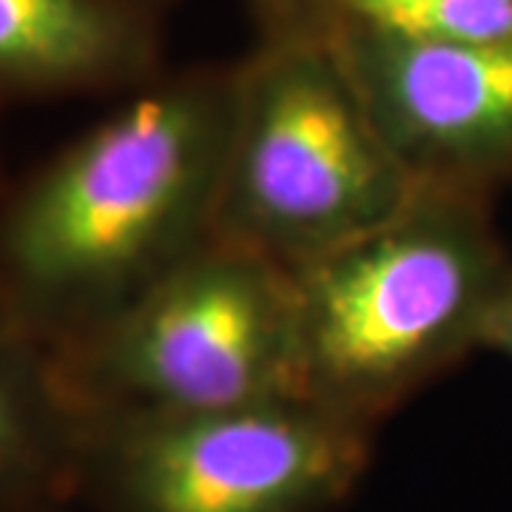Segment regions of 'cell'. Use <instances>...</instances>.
Returning a JSON list of instances; mask_svg holds the SVG:
<instances>
[{
  "mask_svg": "<svg viewBox=\"0 0 512 512\" xmlns=\"http://www.w3.org/2000/svg\"><path fill=\"white\" fill-rule=\"evenodd\" d=\"M234 72L146 86L0 202V305L57 348L214 237Z\"/></svg>",
  "mask_w": 512,
  "mask_h": 512,
  "instance_id": "1",
  "label": "cell"
},
{
  "mask_svg": "<svg viewBox=\"0 0 512 512\" xmlns=\"http://www.w3.org/2000/svg\"><path fill=\"white\" fill-rule=\"evenodd\" d=\"M291 276L305 393L345 416L402 396L478 345L510 279L470 188L430 183Z\"/></svg>",
  "mask_w": 512,
  "mask_h": 512,
  "instance_id": "2",
  "label": "cell"
},
{
  "mask_svg": "<svg viewBox=\"0 0 512 512\" xmlns=\"http://www.w3.org/2000/svg\"><path fill=\"white\" fill-rule=\"evenodd\" d=\"M416 185L328 32L271 35L234 72L214 237L296 271L399 214Z\"/></svg>",
  "mask_w": 512,
  "mask_h": 512,
  "instance_id": "3",
  "label": "cell"
},
{
  "mask_svg": "<svg viewBox=\"0 0 512 512\" xmlns=\"http://www.w3.org/2000/svg\"><path fill=\"white\" fill-rule=\"evenodd\" d=\"M52 353L74 407L92 413L185 416L308 399L291 271L220 237Z\"/></svg>",
  "mask_w": 512,
  "mask_h": 512,
  "instance_id": "4",
  "label": "cell"
},
{
  "mask_svg": "<svg viewBox=\"0 0 512 512\" xmlns=\"http://www.w3.org/2000/svg\"><path fill=\"white\" fill-rule=\"evenodd\" d=\"M126 421L117 467L137 512H302L362 461L353 416L311 399Z\"/></svg>",
  "mask_w": 512,
  "mask_h": 512,
  "instance_id": "5",
  "label": "cell"
},
{
  "mask_svg": "<svg viewBox=\"0 0 512 512\" xmlns=\"http://www.w3.org/2000/svg\"><path fill=\"white\" fill-rule=\"evenodd\" d=\"M330 43L387 148L416 183L473 188L512 154V40L439 43L339 12Z\"/></svg>",
  "mask_w": 512,
  "mask_h": 512,
  "instance_id": "6",
  "label": "cell"
},
{
  "mask_svg": "<svg viewBox=\"0 0 512 512\" xmlns=\"http://www.w3.org/2000/svg\"><path fill=\"white\" fill-rule=\"evenodd\" d=\"M134 0H0V100L120 89L154 66Z\"/></svg>",
  "mask_w": 512,
  "mask_h": 512,
  "instance_id": "7",
  "label": "cell"
},
{
  "mask_svg": "<svg viewBox=\"0 0 512 512\" xmlns=\"http://www.w3.org/2000/svg\"><path fill=\"white\" fill-rule=\"evenodd\" d=\"M74 407L55 353L12 322L0 325V478L29 450L43 413Z\"/></svg>",
  "mask_w": 512,
  "mask_h": 512,
  "instance_id": "8",
  "label": "cell"
},
{
  "mask_svg": "<svg viewBox=\"0 0 512 512\" xmlns=\"http://www.w3.org/2000/svg\"><path fill=\"white\" fill-rule=\"evenodd\" d=\"M342 15L387 32L439 43H507L512 0H359Z\"/></svg>",
  "mask_w": 512,
  "mask_h": 512,
  "instance_id": "9",
  "label": "cell"
},
{
  "mask_svg": "<svg viewBox=\"0 0 512 512\" xmlns=\"http://www.w3.org/2000/svg\"><path fill=\"white\" fill-rule=\"evenodd\" d=\"M274 23V35L328 32L342 12V0H259Z\"/></svg>",
  "mask_w": 512,
  "mask_h": 512,
  "instance_id": "10",
  "label": "cell"
},
{
  "mask_svg": "<svg viewBox=\"0 0 512 512\" xmlns=\"http://www.w3.org/2000/svg\"><path fill=\"white\" fill-rule=\"evenodd\" d=\"M478 345L495 348L512 356V274L504 282V288L495 293V299L490 302L484 319H481Z\"/></svg>",
  "mask_w": 512,
  "mask_h": 512,
  "instance_id": "11",
  "label": "cell"
},
{
  "mask_svg": "<svg viewBox=\"0 0 512 512\" xmlns=\"http://www.w3.org/2000/svg\"><path fill=\"white\" fill-rule=\"evenodd\" d=\"M3 322H9V319H6V313H3V305H0V325H3Z\"/></svg>",
  "mask_w": 512,
  "mask_h": 512,
  "instance_id": "12",
  "label": "cell"
},
{
  "mask_svg": "<svg viewBox=\"0 0 512 512\" xmlns=\"http://www.w3.org/2000/svg\"><path fill=\"white\" fill-rule=\"evenodd\" d=\"M350 3H359V0H342V6H350Z\"/></svg>",
  "mask_w": 512,
  "mask_h": 512,
  "instance_id": "13",
  "label": "cell"
},
{
  "mask_svg": "<svg viewBox=\"0 0 512 512\" xmlns=\"http://www.w3.org/2000/svg\"><path fill=\"white\" fill-rule=\"evenodd\" d=\"M134 3H140V6H146V0H134Z\"/></svg>",
  "mask_w": 512,
  "mask_h": 512,
  "instance_id": "14",
  "label": "cell"
}]
</instances>
